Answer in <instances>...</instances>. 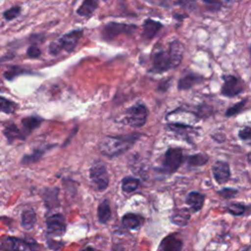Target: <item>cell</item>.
Masks as SVG:
<instances>
[{
  "label": "cell",
  "instance_id": "cell-26",
  "mask_svg": "<svg viewBox=\"0 0 251 251\" xmlns=\"http://www.w3.org/2000/svg\"><path fill=\"white\" fill-rule=\"evenodd\" d=\"M25 74H30V72L28 70H25L23 67L20 66H12L10 67L5 73H4V77L7 80H12L14 79L16 76L20 75H25Z\"/></svg>",
  "mask_w": 251,
  "mask_h": 251
},
{
  "label": "cell",
  "instance_id": "cell-29",
  "mask_svg": "<svg viewBox=\"0 0 251 251\" xmlns=\"http://www.w3.org/2000/svg\"><path fill=\"white\" fill-rule=\"evenodd\" d=\"M21 12H22L21 6H19V5L13 6V7H11L10 9L6 10V11L3 13V17H4V19H5L6 21H12V20L18 18V17L20 16Z\"/></svg>",
  "mask_w": 251,
  "mask_h": 251
},
{
  "label": "cell",
  "instance_id": "cell-38",
  "mask_svg": "<svg viewBox=\"0 0 251 251\" xmlns=\"http://www.w3.org/2000/svg\"><path fill=\"white\" fill-rule=\"evenodd\" d=\"M61 51H62V49L57 41H52L48 46V52L53 56L58 55Z\"/></svg>",
  "mask_w": 251,
  "mask_h": 251
},
{
  "label": "cell",
  "instance_id": "cell-21",
  "mask_svg": "<svg viewBox=\"0 0 251 251\" xmlns=\"http://www.w3.org/2000/svg\"><path fill=\"white\" fill-rule=\"evenodd\" d=\"M41 122H42V119H40L39 117H36V116H30V117H26V118L23 119L22 125L24 127L25 136L27 135L30 131H32L34 128L39 126Z\"/></svg>",
  "mask_w": 251,
  "mask_h": 251
},
{
  "label": "cell",
  "instance_id": "cell-4",
  "mask_svg": "<svg viewBox=\"0 0 251 251\" xmlns=\"http://www.w3.org/2000/svg\"><path fill=\"white\" fill-rule=\"evenodd\" d=\"M136 29V25L124 23L111 22L108 23L102 29V37L105 40H111L121 34H131Z\"/></svg>",
  "mask_w": 251,
  "mask_h": 251
},
{
  "label": "cell",
  "instance_id": "cell-13",
  "mask_svg": "<svg viewBox=\"0 0 251 251\" xmlns=\"http://www.w3.org/2000/svg\"><path fill=\"white\" fill-rule=\"evenodd\" d=\"M182 241L176 235L166 236L160 243V251H181Z\"/></svg>",
  "mask_w": 251,
  "mask_h": 251
},
{
  "label": "cell",
  "instance_id": "cell-19",
  "mask_svg": "<svg viewBox=\"0 0 251 251\" xmlns=\"http://www.w3.org/2000/svg\"><path fill=\"white\" fill-rule=\"evenodd\" d=\"M98 6V0H83L76 13L81 17H90Z\"/></svg>",
  "mask_w": 251,
  "mask_h": 251
},
{
  "label": "cell",
  "instance_id": "cell-37",
  "mask_svg": "<svg viewBox=\"0 0 251 251\" xmlns=\"http://www.w3.org/2000/svg\"><path fill=\"white\" fill-rule=\"evenodd\" d=\"M177 4L184 10L192 11L196 7V0H177Z\"/></svg>",
  "mask_w": 251,
  "mask_h": 251
},
{
  "label": "cell",
  "instance_id": "cell-30",
  "mask_svg": "<svg viewBox=\"0 0 251 251\" xmlns=\"http://www.w3.org/2000/svg\"><path fill=\"white\" fill-rule=\"evenodd\" d=\"M245 103H246V99H243L242 101H240V102L234 104L233 106L229 107V108L226 110V117L235 116L236 114H238V113L243 109Z\"/></svg>",
  "mask_w": 251,
  "mask_h": 251
},
{
  "label": "cell",
  "instance_id": "cell-36",
  "mask_svg": "<svg viewBox=\"0 0 251 251\" xmlns=\"http://www.w3.org/2000/svg\"><path fill=\"white\" fill-rule=\"evenodd\" d=\"M219 194L224 197L225 199H230V198H233L236 194H237V190L236 189H233V188H229V187H226V188H224V189H221L219 191Z\"/></svg>",
  "mask_w": 251,
  "mask_h": 251
},
{
  "label": "cell",
  "instance_id": "cell-34",
  "mask_svg": "<svg viewBox=\"0 0 251 251\" xmlns=\"http://www.w3.org/2000/svg\"><path fill=\"white\" fill-rule=\"evenodd\" d=\"M239 138L245 142L246 144L251 146V128L250 127H244L238 132Z\"/></svg>",
  "mask_w": 251,
  "mask_h": 251
},
{
  "label": "cell",
  "instance_id": "cell-24",
  "mask_svg": "<svg viewBox=\"0 0 251 251\" xmlns=\"http://www.w3.org/2000/svg\"><path fill=\"white\" fill-rule=\"evenodd\" d=\"M36 221L35 213L32 209H26L22 213V225L25 229L33 227Z\"/></svg>",
  "mask_w": 251,
  "mask_h": 251
},
{
  "label": "cell",
  "instance_id": "cell-6",
  "mask_svg": "<svg viewBox=\"0 0 251 251\" xmlns=\"http://www.w3.org/2000/svg\"><path fill=\"white\" fill-rule=\"evenodd\" d=\"M183 160L182 151L179 148H170L165 153L164 159V171L172 174L177 171Z\"/></svg>",
  "mask_w": 251,
  "mask_h": 251
},
{
  "label": "cell",
  "instance_id": "cell-41",
  "mask_svg": "<svg viewBox=\"0 0 251 251\" xmlns=\"http://www.w3.org/2000/svg\"><path fill=\"white\" fill-rule=\"evenodd\" d=\"M248 160H249V162H251V152H250L249 155H248Z\"/></svg>",
  "mask_w": 251,
  "mask_h": 251
},
{
  "label": "cell",
  "instance_id": "cell-8",
  "mask_svg": "<svg viewBox=\"0 0 251 251\" xmlns=\"http://www.w3.org/2000/svg\"><path fill=\"white\" fill-rule=\"evenodd\" d=\"M152 72L154 73H164L170 69L171 67V60L168 50L159 49L152 53Z\"/></svg>",
  "mask_w": 251,
  "mask_h": 251
},
{
  "label": "cell",
  "instance_id": "cell-40",
  "mask_svg": "<svg viewBox=\"0 0 251 251\" xmlns=\"http://www.w3.org/2000/svg\"><path fill=\"white\" fill-rule=\"evenodd\" d=\"M82 251H97V250L94 249V248H91V247H86V248L83 249Z\"/></svg>",
  "mask_w": 251,
  "mask_h": 251
},
{
  "label": "cell",
  "instance_id": "cell-12",
  "mask_svg": "<svg viewBox=\"0 0 251 251\" xmlns=\"http://www.w3.org/2000/svg\"><path fill=\"white\" fill-rule=\"evenodd\" d=\"M212 172L215 180L220 184L226 183L230 177L229 166L224 161L216 162L212 167Z\"/></svg>",
  "mask_w": 251,
  "mask_h": 251
},
{
  "label": "cell",
  "instance_id": "cell-31",
  "mask_svg": "<svg viewBox=\"0 0 251 251\" xmlns=\"http://www.w3.org/2000/svg\"><path fill=\"white\" fill-rule=\"evenodd\" d=\"M227 211L233 216H240L244 213L245 207L239 203H231L227 206Z\"/></svg>",
  "mask_w": 251,
  "mask_h": 251
},
{
  "label": "cell",
  "instance_id": "cell-23",
  "mask_svg": "<svg viewBox=\"0 0 251 251\" xmlns=\"http://www.w3.org/2000/svg\"><path fill=\"white\" fill-rule=\"evenodd\" d=\"M97 215H98V221L101 224H106L110 218H111V209H110V205L108 200H104L102 201L99 206H98V210H97Z\"/></svg>",
  "mask_w": 251,
  "mask_h": 251
},
{
  "label": "cell",
  "instance_id": "cell-2",
  "mask_svg": "<svg viewBox=\"0 0 251 251\" xmlns=\"http://www.w3.org/2000/svg\"><path fill=\"white\" fill-rule=\"evenodd\" d=\"M90 179L98 190H104L109 184V175L106 166L101 161H96L92 164L89 170Z\"/></svg>",
  "mask_w": 251,
  "mask_h": 251
},
{
  "label": "cell",
  "instance_id": "cell-32",
  "mask_svg": "<svg viewBox=\"0 0 251 251\" xmlns=\"http://www.w3.org/2000/svg\"><path fill=\"white\" fill-rule=\"evenodd\" d=\"M206 8L211 12L219 11L223 6L222 0H203Z\"/></svg>",
  "mask_w": 251,
  "mask_h": 251
},
{
  "label": "cell",
  "instance_id": "cell-22",
  "mask_svg": "<svg viewBox=\"0 0 251 251\" xmlns=\"http://www.w3.org/2000/svg\"><path fill=\"white\" fill-rule=\"evenodd\" d=\"M4 134L10 143H12L16 139H19V138L24 139L25 138V134L14 124H10L5 126Z\"/></svg>",
  "mask_w": 251,
  "mask_h": 251
},
{
  "label": "cell",
  "instance_id": "cell-15",
  "mask_svg": "<svg viewBox=\"0 0 251 251\" xmlns=\"http://www.w3.org/2000/svg\"><path fill=\"white\" fill-rule=\"evenodd\" d=\"M203 80V77L196 74H187L182 76L177 82V88L179 90H187L194 85L200 83Z\"/></svg>",
  "mask_w": 251,
  "mask_h": 251
},
{
  "label": "cell",
  "instance_id": "cell-11",
  "mask_svg": "<svg viewBox=\"0 0 251 251\" xmlns=\"http://www.w3.org/2000/svg\"><path fill=\"white\" fill-rule=\"evenodd\" d=\"M183 51H184V47L179 40L175 39L170 42L168 52L170 55L172 69L179 66L183 57Z\"/></svg>",
  "mask_w": 251,
  "mask_h": 251
},
{
  "label": "cell",
  "instance_id": "cell-14",
  "mask_svg": "<svg viewBox=\"0 0 251 251\" xmlns=\"http://www.w3.org/2000/svg\"><path fill=\"white\" fill-rule=\"evenodd\" d=\"M163 25L160 22L154 21L152 19H146L143 23L142 35L146 39H152L158 33Z\"/></svg>",
  "mask_w": 251,
  "mask_h": 251
},
{
  "label": "cell",
  "instance_id": "cell-5",
  "mask_svg": "<svg viewBox=\"0 0 251 251\" xmlns=\"http://www.w3.org/2000/svg\"><path fill=\"white\" fill-rule=\"evenodd\" d=\"M36 249L35 244L15 237H6L0 244L2 251H36Z\"/></svg>",
  "mask_w": 251,
  "mask_h": 251
},
{
  "label": "cell",
  "instance_id": "cell-42",
  "mask_svg": "<svg viewBox=\"0 0 251 251\" xmlns=\"http://www.w3.org/2000/svg\"><path fill=\"white\" fill-rule=\"evenodd\" d=\"M225 1H226V2H231L232 0H225Z\"/></svg>",
  "mask_w": 251,
  "mask_h": 251
},
{
  "label": "cell",
  "instance_id": "cell-7",
  "mask_svg": "<svg viewBox=\"0 0 251 251\" xmlns=\"http://www.w3.org/2000/svg\"><path fill=\"white\" fill-rule=\"evenodd\" d=\"M224 84L222 86L221 92L226 97H234L243 91V83L242 81L231 75H225L224 77Z\"/></svg>",
  "mask_w": 251,
  "mask_h": 251
},
{
  "label": "cell",
  "instance_id": "cell-27",
  "mask_svg": "<svg viewBox=\"0 0 251 251\" xmlns=\"http://www.w3.org/2000/svg\"><path fill=\"white\" fill-rule=\"evenodd\" d=\"M17 104L9 99L0 96V111L6 114H12L16 111Z\"/></svg>",
  "mask_w": 251,
  "mask_h": 251
},
{
  "label": "cell",
  "instance_id": "cell-1",
  "mask_svg": "<svg viewBox=\"0 0 251 251\" xmlns=\"http://www.w3.org/2000/svg\"><path fill=\"white\" fill-rule=\"evenodd\" d=\"M138 136L136 133L121 136H106L100 140L98 148L103 155L116 157L128 151L138 139Z\"/></svg>",
  "mask_w": 251,
  "mask_h": 251
},
{
  "label": "cell",
  "instance_id": "cell-25",
  "mask_svg": "<svg viewBox=\"0 0 251 251\" xmlns=\"http://www.w3.org/2000/svg\"><path fill=\"white\" fill-rule=\"evenodd\" d=\"M138 186H139V180L135 177L126 176L122 180V189L124 192H126V193L133 192L134 190L137 189Z\"/></svg>",
  "mask_w": 251,
  "mask_h": 251
},
{
  "label": "cell",
  "instance_id": "cell-17",
  "mask_svg": "<svg viewBox=\"0 0 251 251\" xmlns=\"http://www.w3.org/2000/svg\"><path fill=\"white\" fill-rule=\"evenodd\" d=\"M144 222V219L136 214H126L123 218H122V224L125 227L128 228V229H136L138 228Z\"/></svg>",
  "mask_w": 251,
  "mask_h": 251
},
{
  "label": "cell",
  "instance_id": "cell-9",
  "mask_svg": "<svg viewBox=\"0 0 251 251\" xmlns=\"http://www.w3.org/2000/svg\"><path fill=\"white\" fill-rule=\"evenodd\" d=\"M82 34H83L82 29H74L70 32L63 34L57 40V42L59 43L62 50H65L66 52L71 53L75 49L79 39L82 37Z\"/></svg>",
  "mask_w": 251,
  "mask_h": 251
},
{
  "label": "cell",
  "instance_id": "cell-35",
  "mask_svg": "<svg viewBox=\"0 0 251 251\" xmlns=\"http://www.w3.org/2000/svg\"><path fill=\"white\" fill-rule=\"evenodd\" d=\"M26 54L29 58H32V59H36V58H39L40 55H41V50L39 47H37L35 44H32L30 45L27 50H26Z\"/></svg>",
  "mask_w": 251,
  "mask_h": 251
},
{
  "label": "cell",
  "instance_id": "cell-10",
  "mask_svg": "<svg viewBox=\"0 0 251 251\" xmlns=\"http://www.w3.org/2000/svg\"><path fill=\"white\" fill-rule=\"evenodd\" d=\"M46 228L47 232L54 236H61L66 230L65 218L61 214H56L49 216L46 219Z\"/></svg>",
  "mask_w": 251,
  "mask_h": 251
},
{
  "label": "cell",
  "instance_id": "cell-18",
  "mask_svg": "<svg viewBox=\"0 0 251 251\" xmlns=\"http://www.w3.org/2000/svg\"><path fill=\"white\" fill-rule=\"evenodd\" d=\"M42 198L45 205L49 209H54L59 206L58 199V188H46L42 193Z\"/></svg>",
  "mask_w": 251,
  "mask_h": 251
},
{
  "label": "cell",
  "instance_id": "cell-44",
  "mask_svg": "<svg viewBox=\"0 0 251 251\" xmlns=\"http://www.w3.org/2000/svg\"><path fill=\"white\" fill-rule=\"evenodd\" d=\"M249 51H250V55H251V47H250V49H249Z\"/></svg>",
  "mask_w": 251,
  "mask_h": 251
},
{
  "label": "cell",
  "instance_id": "cell-3",
  "mask_svg": "<svg viewBox=\"0 0 251 251\" xmlns=\"http://www.w3.org/2000/svg\"><path fill=\"white\" fill-rule=\"evenodd\" d=\"M148 116V111L145 105L137 103L126 110V119L127 124L135 128L141 127L145 125Z\"/></svg>",
  "mask_w": 251,
  "mask_h": 251
},
{
  "label": "cell",
  "instance_id": "cell-16",
  "mask_svg": "<svg viewBox=\"0 0 251 251\" xmlns=\"http://www.w3.org/2000/svg\"><path fill=\"white\" fill-rule=\"evenodd\" d=\"M185 201L193 212H198L204 205V195L197 191H191L187 194Z\"/></svg>",
  "mask_w": 251,
  "mask_h": 251
},
{
  "label": "cell",
  "instance_id": "cell-43",
  "mask_svg": "<svg viewBox=\"0 0 251 251\" xmlns=\"http://www.w3.org/2000/svg\"><path fill=\"white\" fill-rule=\"evenodd\" d=\"M242 251H248V248H245L244 250H242Z\"/></svg>",
  "mask_w": 251,
  "mask_h": 251
},
{
  "label": "cell",
  "instance_id": "cell-20",
  "mask_svg": "<svg viewBox=\"0 0 251 251\" xmlns=\"http://www.w3.org/2000/svg\"><path fill=\"white\" fill-rule=\"evenodd\" d=\"M189 220H190V213L186 209L177 210L171 217V222L174 225H176L179 226H186Z\"/></svg>",
  "mask_w": 251,
  "mask_h": 251
},
{
  "label": "cell",
  "instance_id": "cell-33",
  "mask_svg": "<svg viewBox=\"0 0 251 251\" xmlns=\"http://www.w3.org/2000/svg\"><path fill=\"white\" fill-rule=\"evenodd\" d=\"M44 153V150H36L34 151L32 154L25 156L23 158V163L24 164H29V163H33L39 160V158L41 157V155Z\"/></svg>",
  "mask_w": 251,
  "mask_h": 251
},
{
  "label": "cell",
  "instance_id": "cell-39",
  "mask_svg": "<svg viewBox=\"0 0 251 251\" xmlns=\"http://www.w3.org/2000/svg\"><path fill=\"white\" fill-rule=\"evenodd\" d=\"M146 2L153 4V5H158V6H163V7H168L172 4L173 0H145Z\"/></svg>",
  "mask_w": 251,
  "mask_h": 251
},
{
  "label": "cell",
  "instance_id": "cell-28",
  "mask_svg": "<svg viewBox=\"0 0 251 251\" xmlns=\"http://www.w3.org/2000/svg\"><path fill=\"white\" fill-rule=\"evenodd\" d=\"M208 161V158L204 154H196L193 156H189L187 159V163L190 167H199L204 165Z\"/></svg>",
  "mask_w": 251,
  "mask_h": 251
}]
</instances>
